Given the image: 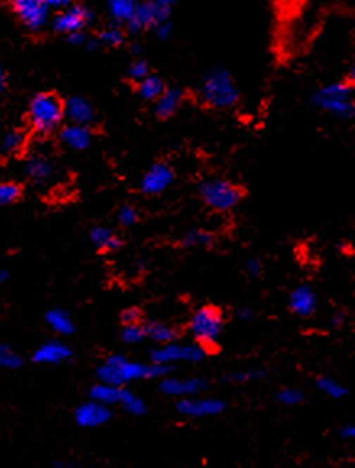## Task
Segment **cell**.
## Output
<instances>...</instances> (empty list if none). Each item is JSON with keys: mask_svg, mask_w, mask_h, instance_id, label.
I'll return each mask as SVG.
<instances>
[{"mask_svg": "<svg viewBox=\"0 0 355 468\" xmlns=\"http://www.w3.org/2000/svg\"><path fill=\"white\" fill-rule=\"evenodd\" d=\"M172 367L158 363H139L132 362L123 355H111L106 358V362L96 369L99 383L120 386L123 387L133 381L166 378L169 374Z\"/></svg>", "mask_w": 355, "mask_h": 468, "instance_id": "1", "label": "cell"}, {"mask_svg": "<svg viewBox=\"0 0 355 468\" xmlns=\"http://www.w3.org/2000/svg\"><path fill=\"white\" fill-rule=\"evenodd\" d=\"M200 98L209 107L229 109L239 101V89L234 83L232 75L225 68L216 67L204 75L200 82Z\"/></svg>", "mask_w": 355, "mask_h": 468, "instance_id": "2", "label": "cell"}, {"mask_svg": "<svg viewBox=\"0 0 355 468\" xmlns=\"http://www.w3.org/2000/svg\"><path fill=\"white\" fill-rule=\"evenodd\" d=\"M66 118L63 102L52 93H37L30 101L28 120L33 132L39 137H47L61 127Z\"/></svg>", "mask_w": 355, "mask_h": 468, "instance_id": "3", "label": "cell"}, {"mask_svg": "<svg viewBox=\"0 0 355 468\" xmlns=\"http://www.w3.org/2000/svg\"><path fill=\"white\" fill-rule=\"evenodd\" d=\"M311 104L326 114L337 118H352L355 115V99L349 83H331L320 88L311 96Z\"/></svg>", "mask_w": 355, "mask_h": 468, "instance_id": "4", "label": "cell"}, {"mask_svg": "<svg viewBox=\"0 0 355 468\" xmlns=\"http://www.w3.org/2000/svg\"><path fill=\"white\" fill-rule=\"evenodd\" d=\"M198 195L214 211L228 213L242 200V190L224 179H204L198 184Z\"/></svg>", "mask_w": 355, "mask_h": 468, "instance_id": "5", "label": "cell"}, {"mask_svg": "<svg viewBox=\"0 0 355 468\" xmlns=\"http://www.w3.org/2000/svg\"><path fill=\"white\" fill-rule=\"evenodd\" d=\"M224 329V316L216 306H201L193 313L188 331L203 347L216 346Z\"/></svg>", "mask_w": 355, "mask_h": 468, "instance_id": "6", "label": "cell"}, {"mask_svg": "<svg viewBox=\"0 0 355 468\" xmlns=\"http://www.w3.org/2000/svg\"><path fill=\"white\" fill-rule=\"evenodd\" d=\"M206 347L200 346V343H177L169 342L158 346L149 352V360L158 365H172L177 362H188V363H198L206 358Z\"/></svg>", "mask_w": 355, "mask_h": 468, "instance_id": "7", "label": "cell"}, {"mask_svg": "<svg viewBox=\"0 0 355 468\" xmlns=\"http://www.w3.org/2000/svg\"><path fill=\"white\" fill-rule=\"evenodd\" d=\"M58 165L56 159L44 149H36L23 160V174L36 186H46L57 177Z\"/></svg>", "mask_w": 355, "mask_h": 468, "instance_id": "8", "label": "cell"}, {"mask_svg": "<svg viewBox=\"0 0 355 468\" xmlns=\"http://www.w3.org/2000/svg\"><path fill=\"white\" fill-rule=\"evenodd\" d=\"M10 7L30 31H41L47 23L49 7L42 0H10Z\"/></svg>", "mask_w": 355, "mask_h": 468, "instance_id": "9", "label": "cell"}, {"mask_svg": "<svg viewBox=\"0 0 355 468\" xmlns=\"http://www.w3.org/2000/svg\"><path fill=\"white\" fill-rule=\"evenodd\" d=\"M174 182V169L166 163H156L139 180V188L144 195L156 196L164 193Z\"/></svg>", "mask_w": 355, "mask_h": 468, "instance_id": "10", "label": "cell"}, {"mask_svg": "<svg viewBox=\"0 0 355 468\" xmlns=\"http://www.w3.org/2000/svg\"><path fill=\"white\" fill-rule=\"evenodd\" d=\"M93 20V13L83 5H70V7L63 8L61 13L57 15L52 21V28L57 33L72 34L77 31H83V28L89 21Z\"/></svg>", "mask_w": 355, "mask_h": 468, "instance_id": "11", "label": "cell"}, {"mask_svg": "<svg viewBox=\"0 0 355 468\" xmlns=\"http://www.w3.org/2000/svg\"><path fill=\"white\" fill-rule=\"evenodd\" d=\"M177 412L188 418H208L216 417L224 412V402L209 397H187L177 402Z\"/></svg>", "mask_w": 355, "mask_h": 468, "instance_id": "12", "label": "cell"}, {"mask_svg": "<svg viewBox=\"0 0 355 468\" xmlns=\"http://www.w3.org/2000/svg\"><path fill=\"white\" fill-rule=\"evenodd\" d=\"M112 418L111 408L93 399L85 402L75 410V422L82 428H98Z\"/></svg>", "mask_w": 355, "mask_h": 468, "instance_id": "13", "label": "cell"}, {"mask_svg": "<svg viewBox=\"0 0 355 468\" xmlns=\"http://www.w3.org/2000/svg\"><path fill=\"white\" fill-rule=\"evenodd\" d=\"M208 387V383L201 378H163L159 383V389L164 392L166 396L170 397H180V399H187V397H195L203 392Z\"/></svg>", "mask_w": 355, "mask_h": 468, "instance_id": "14", "label": "cell"}, {"mask_svg": "<svg viewBox=\"0 0 355 468\" xmlns=\"http://www.w3.org/2000/svg\"><path fill=\"white\" fill-rule=\"evenodd\" d=\"M73 357L72 348L62 341H47L41 343L31 355V360L37 365H61Z\"/></svg>", "mask_w": 355, "mask_h": 468, "instance_id": "15", "label": "cell"}, {"mask_svg": "<svg viewBox=\"0 0 355 468\" xmlns=\"http://www.w3.org/2000/svg\"><path fill=\"white\" fill-rule=\"evenodd\" d=\"M63 109H66V118L70 123L75 125L89 127L94 122L96 112L91 102L82 98V96H72L66 102H63Z\"/></svg>", "mask_w": 355, "mask_h": 468, "instance_id": "16", "label": "cell"}, {"mask_svg": "<svg viewBox=\"0 0 355 468\" xmlns=\"http://www.w3.org/2000/svg\"><path fill=\"white\" fill-rule=\"evenodd\" d=\"M316 306H318V297L309 285H300L289 295V308L300 318H309L313 315Z\"/></svg>", "mask_w": 355, "mask_h": 468, "instance_id": "17", "label": "cell"}, {"mask_svg": "<svg viewBox=\"0 0 355 468\" xmlns=\"http://www.w3.org/2000/svg\"><path fill=\"white\" fill-rule=\"evenodd\" d=\"M159 23H163V20H161L158 10L151 0H147V2L138 4L135 15L127 23V31L132 34H138L139 31L156 28V25Z\"/></svg>", "mask_w": 355, "mask_h": 468, "instance_id": "18", "label": "cell"}, {"mask_svg": "<svg viewBox=\"0 0 355 468\" xmlns=\"http://www.w3.org/2000/svg\"><path fill=\"white\" fill-rule=\"evenodd\" d=\"M58 138H61V141L66 144L67 148L73 149V151H83L91 144L93 134H91L89 127L68 123L67 127L62 128Z\"/></svg>", "mask_w": 355, "mask_h": 468, "instance_id": "19", "label": "cell"}, {"mask_svg": "<svg viewBox=\"0 0 355 468\" xmlns=\"http://www.w3.org/2000/svg\"><path fill=\"white\" fill-rule=\"evenodd\" d=\"M89 240L99 251H118L123 245L120 236L112 232L109 227H104V225H96V227L91 229Z\"/></svg>", "mask_w": 355, "mask_h": 468, "instance_id": "20", "label": "cell"}, {"mask_svg": "<svg viewBox=\"0 0 355 468\" xmlns=\"http://www.w3.org/2000/svg\"><path fill=\"white\" fill-rule=\"evenodd\" d=\"M137 0H109L107 15L114 25H127L137 12Z\"/></svg>", "mask_w": 355, "mask_h": 468, "instance_id": "21", "label": "cell"}, {"mask_svg": "<svg viewBox=\"0 0 355 468\" xmlns=\"http://www.w3.org/2000/svg\"><path fill=\"white\" fill-rule=\"evenodd\" d=\"M123 391H125V387L98 383L89 389V399H93L99 403H104V405H107V407L120 405Z\"/></svg>", "mask_w": 355, "mask_h": 468, "instance_id": "22", "label": "cell"}, {"mask_svg": "<svg viewBox=\"0 0 355 468\" xmlns=\"http://www.w3.org/2000/svg\"><path fill=\"white\" fill-rule=\"evenodd\" d=\"M182 101H184V91L179 88H168L156 101V114L161 118H169L179 110Z\"/></svg>", "mask_w": 355, "mask_h": 468, "instance_id": "23", "label": "cell"}, {"mask_svg": "<svg viewBox=\"0 0 355 468\" xmlns=\"http://www.w3.org/2000/svg\"><path fill=\"white\" fill-rule=\"evenodd\" d=\"M44 320L47 326L58 336H72L75 332V322L70 318V315L62 308H52L46 313Z\"/></svg>", "mask_w": 355, "mask_h": 468, "instance_id": "24", "label": "cell"}, {"mask_svg": "<svg viewBox=\"0 0 355 468\" xmlns=\"http://www.w3.org/2000/svg\"><path fill=\"white\" fill-rule=\"evenodd\" d=\"M144 327H147L148 339H151L153 342L159 343V346H163V343H169V342H175L177 331L172 326L166 324V322L149 321V322H144Z\"/></svg>", "mask_w": 355, "mask_h": 468, "instance_id": "25", "label": "cell"}, {"mask_svg": "<svg viewBox=\"0 0 355 468\" xmlns=\"http://www.w3.org/2000/svg\"><path fill=\"white\" fill-rule=\"evenodd\" d=\"M166 89L168 88H166L164 82L156 75H149L148 78L138 83V94L144 101H158Z\"/></svg>", "mask_w": 355, "mask_h": 468, "instance_id": "26", "label": "cell"}, {"mask_svg": "<svg viewBox=\"0 0 355 468\" xmlns=\"http://www.w3.org/2000/svg\"><path fill=\"white\" fill-rule=\"evenodd\" d=\"M182 246L184 248H193V246H213L216 244V236L213 232L204 229H192L182 236Z\"/></svg>", "mask_w": 355, "mask_h": 468, "instance_id": "27", "label": "cell"}, {"mask_svg": "<svg viewBox=\"0 0 355 468\" xmlns=\"http://www.w3.org/2000/svg\"><path fill=\"white\" fill-rule=\"evenodd\" d=\"M26 146V134L21 130H8L2 138V153L7 156L20 154Z\"/></svg>", "mask_w": 355, "mask_h": 468, "instance_id": "28", "label": "cell"}, {"mask_svg": "<svg viewBox=\"0 0 355 468\" xmlns=\"http://www.w3.org/2000/svg\"><path fill=\"white\" fill-rule=\"evenodd\" d=\"M315 386L316 389L323 392L325 396L331 397V399H341V397H344L349 392L346 386L341 384L336 379L330 378V376H321V378L316 379Z\"/></svg>", "mask_w": 355, "mask_h": 468, "instance_id": "29", "label": "cell"}, {"mask_svg": "<svg viewBox=\"0 0 355 468\" xmlns=\"http://www.w3.org/2000/svg\"><path fill=\"white\" fill-rule=\"evenodd\" d=\"M120 407L127 413H130V415H135V417H142L147 413V403H144V400L142 399V397L133 394V392L128 389L123 391Z\"/></svg>", "mask_w": 355, "mask_h": 468, "instance_id": "30", "label": "cell"}, {"mask_svg": "<svg viewBox=\"0 0 355 468\" xmlns=\"http://www.w3.org/2000/svg\"><path fill=\"white\" fill-rule=\"evenodd\" d=\"M266 378V369L256 368V369H242L235 371V373L225 376V381L237 384H247V383H255V381H261Z\"/></svg>", "mask_w": 355, "mask_h": 468, "instance_id": "31", "label": "cell"}, {"mask_svg": "<svg viewBox=\"0 0 355 468\" xmlns=\"http://www.w3.org/2000/svg\"><path fill=\"white\" fill-rule=\"evenodd\" d=\"M120 337L125 343L135 346V343H139L143 342L144 339H148L147 327H144V324H142V322H138V324H123Z\"/></svg>", "mask_w": 355, "mask_h": 468, "instance_id": "32", "label": "cell"}, {"mask_svg": "<svg viewBox=\"0 0 355 468\" xmlns=\"http://www.w3.org/2000/svg\"><path fill=\"white\" fill-rule=\"evenodd\" d=\"M0 367L7 369H18L23 367V358L7 343L0 346Z\"/></svg>", "mask_w": 355, "mask_h": 468, "instance_id": "33", "label": "cell"}, {"mask_svg": "<svg viewBox=\"0 0 355 468\" xmlns=\"http://www.w3.org/2000/svg\"><path fill=\"white\" fill-rule=\"evenodd\" d=\"M21 186L15 182H4L0 185V204L2 206H10V204L17 203L21 198Z\"/></svg>", "mask_w": 355, "mask_h": 468, "instance_id": "34", "label": "cell"}, {"mask_svg": "<svg viewBox=\"0 0 355 468\" xmlns=\"http://www.w3.org/2000/svg\"><path fill=\"white\" fill-rule=\"evenodd\" d=\"M98 39L101 41L102 46H109V47H118L123 44V39H125V34L123 31L118 28L117 25H112L109 28L102 30L101 34L98 36Z\"/></svg>", "mask_w": 355, "mask_h": 468, "instance_id": "35", "label": "cell"}, {"mask_svg": "<svg viewBox=\"0 0 355 468\" xmlns=\"http://www.w3.org/2000/svg\"><path fill=\"white\" fill-rule=\"evenodd\" d=\"M304 400H305L304 392L299 389H282L278 392V402L286 407L299 405V403H302Z\"/></svg>", "mask_w": 355, "mask_h": 468, "instance_id": "36", "label": "cell"}, {"mask_svg": "<svg viewBox=\"0 0 355 468\" xmlns=\"http://www.w3.org/2000/svg\"><path fill=\"white\" fill-rule=\"evenodd\" d=\"M128 75H130L132 80H135V82H143L144 78L149 77V65L147 61H143V58H137L135 62L130 63V67H128Z\"/></svg>", "mask_w": 355, "mask_h": 468, "instance_id": "37", "label": "cell"}, {"mask_svg": "<svg viewBox=\"0 0 355 468\" xmlns=\"http://www.w3.org/2000/svg\"><path fill=\"white\" fill-rule=\"evenodd\" d=\"M117 219L123 227H132V225L138 222V211L133 206H130V204H125V206L118 209Z\"/></svg>", "mask_w": 355, "mask_h": 468, "instance_id": "38", "label": "cell"}, {"mask_svg": "<svg viewBox=\"0 0 355 468\" xmlns=\"http://www.w3.org/2000/svg\"><path fill=\"white\" fill-rule=\"evenodd\" d=\"M151 2L154 4L156 10H158L161 20L168 21L169 15L172 13V8L175 7L177 0H151Z\"/></svg>", "mask_w": 355, "mask_h": 468, "instance_id": "39", "label": "cell"}, {"mask_svg": "<svg viewBox=\"0 0 355 468\" xmlns=\"http://www.w3.org/2000/svg\"><path fill=\"white\" fill-rule=\"evenodd\" d=\"M120 318L123 324H138V322H142V310L137 308V306H130V308L122 311Z\"/></svg>", "mask_w": 355, "mask_h": 468, "instance_id": "40", "label": "cell"}, {"mask_svg": "<svg viewBox=\"0 0 355 468\" xmlns=\"http://www.w3.org/2000/svg\"><path fill=\"white\" fill-rule=\"evenodd\" d=\"M245 272L249 274L250 277H258L261 276L263 272V263L258 260V258H250L245 265Z\"/></svg>", "mask_w": 355, "mask_h": 468, "instance_id": "41", "label": "cell"}, {"mask_svg": "<svg viewBox=\"0 0 355 468\" xmlns=\"http://www.w3.org/2000/svg\"><path fill=\"white\" fill-rule=\"evenodd\" d=\"M154 33H156V36L159 37L161 41H168L169 37L172 36V25H170V21L168 20V21H163V23L156 25Z\"/></svg>", "mask_w": 355, "mask_h": 468, "instance_id": "42", "label": "cell"}, {"mask_svg": "<svg viewBox=\"0 0 355 468\" xmlns=\"http://www.w3.org/2000/svg\"><path fill=\"white\" fill-rule=\"evenodd\" d=\"M67 39H68L70 44H75V46H85V42H86V39H88V37L85 36L83 31H77V33L68 34V36H67Z\"/></svg>", "mask_w": 355, "mask_h": 468, "instance_id": "43", "label": "cell"}, {"mask_svg": "<svg viewBox=\"0 0 355 468\" xmlns=\"http://www.w3.org/2000/svg\"><path fill=\"white\" fill-rule=\"evenodd\" d=\"M346 321H347L346 313H342V311H337V313H335V316L331 318V326L332 327H342L344 324H346Z\"/></svg>", "mask_w": 355, "mask_h": 468, "instance_id": "44", "label": "cell"}, {"mask_svg": "<svg viewBox=\"0 0 355 468\" xmlns=\"http://www.w3.org/2000/svg\"><path fill=\"white\" fill-rule=\"evenodd\" d=\"M237 316L244 321H250L254 318V310H251L250 306H240V308L237 310Z\"/></svg>", "mask_w": 355, "mask_h": 468, "instance_id": "45", "label": "cell"}, {"mask_svg": "<svg viewBox=\"0 0 355 468\" xmlns=\"http://www.w3.org/2000/svg\"><path fill=\"white\" fill-rule=\"evenodd\" d=\"M101 46H102L101 41L96 39V37H88V39H86V42H85V49L89 51V52H96Z\"/></svg>", "mask_w": 355, "mask_h": 468, "instance_id": "46", "label": "cell"}, {"mask_svg": "<svg viewBox=\"0 0 355 468\" xmlns=\"http://www.w3.org/2000/svg\"><path fill=\"white\" fill-rule=\"evenodd\" d=\"M49 8H67L68 0H42Z\"/></svg>", "mask_w": 355, "mask_h": 468, "instance_id": "47", "label": "cell"}, {"mask_svg": "<svg viewBox=\"0 0 355 468\" xmlns=\"http://www.w3.org/2000/svg\"><path fill=\"white\" fill-rule=\"evenodd\" d=\"M341 436L346 439H355V424H347L341 429Z\"/></svg>", "mask_w": 355, "mask_h": 468, "instance_id": "48", "label": "cell"}, {"mask_svg": "<svg viewBox=\"0 0 355 468\" xmlns=\"http://www.w3.org/2000/svg\"><path fill=\"white\" fill-rule=\"evenodd\" d=\"M8 86V75L5 72V68H0V91L5 93Z\"/></svg>", "mask_w": 355, "mask_h": 468, "instance_id": "49", "label": "cell"}, {"mask_svg": "<svg viewBox=\"0 0 355 468\" xmlns=\"http://www.w3.org/2000/svg\"><path fill=\"white\" fill-rule=\"evenodd\" d=\"M54 468H80V467L72 464V462L58 460V462H56V464H54Z\"/></svg>", "mask_w": 355, "mask_h": 468, "instance_id": "50", "label": "cell"}, {"mask_svg": "<svg viewBox=\"0 0 355 468\" xmlns=\"http://www.w3.org/2000/svg\"><path fill=\"white\" fill-rule=\"evenodd\" d=\"M347 83L352 86V88H355V61L352 63V68H351V72H349V80H347Z\"/></svg>", "mask_w": 355, "mask_h": 468, "instance_id": "51", "label": "cell"}, {"mask_svg": "<svg viewBox=\"0 0 355 468\" xmlns=\"http://www.w3.org/2000/svg\"><path fill=\"white\" fill-rule=\"evenodd\" d=\"M10 277V272L7 269H0V282H5Z\"/></svg>", "mask_w": 355, "mask_h": 468, "instance_id": "52", "label": "cell"}, {"mask_svg": "<svg viewBox=\"0 0 355 468\" xmlns=\"http://www.w3.org/2000/svg\"><path fill=\"white\" fill-rule=\"evenodd\" d=\"M337 250H341V251H349V245H347V244H337Z\"/></svg>", "mask_w": 355, "mask_h": 468, "instance_id": "53", "label": "cell"}, {"mask_svg": "<svg viewBox=\"0 0 355 468\" xmlns=\"http://www.w3.org/2000/svg\"><path fill=\"white\" fill-rule=\"evenodd\" d=\"M279 2L284 4V5H295L299 2V0H279Z\"/></svg>", "mask_w": 355, "mask_h": 468, "instance_id": "54", "label": "cell"}, {"mask_svg": "<svg viewBox=\"0 0 355 468\" xmlns=\"http://www.w3.org/2000/svg\"><path fill=\"white\" fill-rule=\"evenodd\" d=\"M132 51H133V52H139V47H138V46H133V47H132Z\"/></svg>", "mask_w": 355, "mask_h": 468, "instance_id": "55", "label": "cell"}]
</instances>
